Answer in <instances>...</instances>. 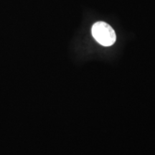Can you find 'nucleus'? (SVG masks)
Instances as JSON below:
<instances>
[{"label": "nucleus", "instance_id": "nucleus-1", "mask_svg": "<svg viewBox=\"0 0 155 155\" xmlns=\"http://www.w3.org/2000/svg\"><path fill=\"white\" fill-rule=\"evenodd\" d=\"M92 35L95 40L103 46H111L116 40L114 29L104 22H97L92 27Z\"/></svg>", "mask_w": 155, "mask_h": 155}]
</instances>
